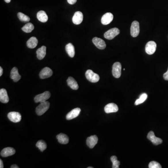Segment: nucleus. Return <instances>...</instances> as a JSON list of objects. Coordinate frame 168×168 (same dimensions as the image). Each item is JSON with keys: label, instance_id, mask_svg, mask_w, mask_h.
Wrapping results in <instances>:
<instances>
[{"label": "nucleus", "instance_id": "1", "mask_svg": "<svg viewBox=\"0 0 168 168\" xmlns=\"http://www.w3.org/2000/svg\"><path fill=\"white\" fill-rule=\"evenodd\" d=\"M49 106H50V104H49V102H47V101L41 103L36 108V113L37 114V115H43L44 113L47 111V110H48Z\"/></svg>", "mask_w": 168, "mask_h": 168}, {"label": "nucleus", "instance_id": "2", "mask_svg": "<svg viewBox=\"0 0 168 168\" xmlns=\"http://www.w3.org/2000/svg\"><path fill=\"white\" fill-rule=\"evenodd\" d=\"M85 77L88 81L92 83H96L100 80V76L98 74L94 73L91 70H88L85 72Z\"/></svg>", "mask_w": 168, "mask_h": 168}, {"label": "nucleus", "instance_id": "3", "mask_svg": "<svg viewBox=\"0 0 168 168\" xmlns=\"http://www.w3.org/2000/svg\"><path fill=\"white\" fill-rule=\"evenodd\" d=\"M51 97V93L49 91H46L41 94H38L35 96L34 100L36 103H42L46 102Z\"/></svg>", "mask_w": 168, "mask_h": 168}, {"label": "nucleus", "instance_id": "4", "mask_svg": "<svg viewBox=\"0 0 168 168\" xmlns=\"http://www.w3.org/2000/svg\"><path fill=\"white\" fill-rule=\"evenodd\" d=\"M120 34V30L117 28H114L108 30L104 34L105 39L108 40H112L114 39L116 36Z\"/></svg>", "mask_w": 168, "mask_h": 168}, {"label": "nucleus", "instance_id": "5", "mask_svg": "<svg viewBox=\"0 0 168 168\" xmlns=\"http://www.w3.org/2000/svg\"><path fill=\"white\" fill-rule=\"evenodd\" d=\"M112 75L114 78H119L121 74V65L120 62H115L112 66Z\"/></svg>", "mask_w": 168, "mask_h": 168}, {"label": "nucleus", "instance_id": "6", "mask_svg": "<svg viewBox=\"0 0 168 168\" xmlns=\"http://www.w3.org/2000/svg\"><path fill=\"white\" fill-rule=\"evenodd\" d=\"M140 33V26L138 22L133 21L131 24L130 33L133 37H137Z\"/></svg>", "mask_w": 168, "mask_h": 168}, {"label": "nucleus", "instance_id": "7", "mask_svg": "<svg viewBox=\"0 0 168 168\" xmlns=\"http://www.w3.org/2000/svg\"><path fill=\"white\" fill-rule=\"evenodd\" d=\"M156 49V43L154 41H149L147 43L145 46V51L148 55L153 54Z\"/></svg>", "mask_w": 168, "mask_h": 168}, {"label": "nucleus", "instance_id": "8", "mask_svg": "<svg viewBox=\"0 0 168 168\" xmlns=\"http://www.w3.org/2000/svg\"><path fill=\"white\" fill-rule=\"evenodd\" d=\"M7 117L10 121L13 123H19L21 121L22 116L21 114L16 112H11L7 114Z\"/></svg>", "mask_w": 168, "mask_h": 168}, {"label": "nucleus", "instance_id": "9", "mask_svg": "<svg viewBox=\"0 0 168 168\" xmlns=\"http://www.w3.org/2000/svg\"><path fill=\"white\" fill-rule=\"evenodd\" d=\"M147 138L155 145L160 144L163 142L162 139L156 137L153 131H150V132L148 133L147 135Z\"/></svg>", "mask_w": 168, "mask_h": 168}, {"label": "nucleus", "instance_id": "10", "mask_svg": "<svg viewBox=\"0 0 168 168\" xmlns=\"http://www.w3.org/2000/svg\"><path fill=\"white\" fill-rule=\"evenodd\" d=\"M53 74V72L51 69L49 67H45L41 70L40 72V78L42 79H45L51 77Z\"/></svg>", "mask_w": 168, "mask_h": 168}, {"label": "nucleus", "instance_id": "11", "mask_svg": "<svg viewBox=\"0 0 168 168\" xmlns=\"http://www.w3.org/2000/svg\"><path fill=\"white\" fill-rule=\"evenodd\" d=\"M119 108L117 105L113 103H111L106 105L104 108V110L106 114L117 112Z\"/></svg>", "mask_w": 168, "mask_h": 168}, {"label": "nucleus", "instance_id": "12", "mask_svg": "<svg viewBox=\"0 0 168 168\" xmlns=\"http://www.w3.org/2000/svg\"><path fill=\"white\" fill-rule=\"evenodd\" d=\"M93 43L98 49H103L106 47V44L105 41L102 39L98 37H95L93 39Z\"/></svg>", "mask_w": 168, "mask_h": 168}, {"label": "nucleus", "instance_id": "13", "mask_svg": "<svg viewBox=\"0 0 168 168\" xmlns=\"http://www.w3.org/2000/svg\"><path fill=\"white\" fill-rule=\"evenodd\" d=\"M16 150L11 147H7L3 149L1 152V156L4 157H8L15 154Z\"/></svg>", "mask_w": 168, "mask_h": 168}, {"label": "nucleus", "instance_id": "14", "mask_svg": "<svg viewBox=\"0 0 168 168\" xmlns=\"http://www.w3.org/2000/svg\"><path fill=\"white\" fill-rule=\"evenodd\" d=\"M83 20V15L81 11H77L75 13L72 18V22L75 24H81Z\"/></svg>", "mask_w": 168, "mask_h": 168}, {"label": "nucleus", "instance_id": "15", "mask_svg": "<svg viewBox=\"0 0 168 168\" xmlns=\"http://www.w3.org/2000/svg\"><path fill=\"white\" fill-rule=\"evenodd\" d=\"M81 112V108H76L70 112L66 116L67 120H70L74 119L79 116Z\"/></svg>", "mask_w": 168, "mask_h": 168}, {"label": "nucleus", "instance_id": "16", "mask_svg": "<svg viewBox=\"0 0 168 168\" xmlns=\"http://www.w3.org/2000/svg\"><path fill=\"white\" fill-rule=\"evenodd\" d=\"M98 141V137L96 135H91L87 138V145L90 148H93L97 144Z\"/></svg>", "mask_w": 168, "mask_h": 168}, {"label": "nucleus", "instance_id": "17", "mask_svg": "<svg viewBox=\"0 0 168 168\" xmlns=\"http://www.w3.org/2000/svg\"><path fill=\"white\" fill-rule=\"evenodd\" d=\"M114 16L111 13H106L103 16L102 18V23L103 25H108L110 24L113 20Z\"/></svg>", "mask_w": 168, "mask_h": 168}, {"label": "nucleus", "instance_id": "18", "mask_svg": "<svg viewBox=\"0 0 168 168\" xmlns=\"http://www.w3.org/2000/svg\"><path fill=\"white\" fill-rule=\"evenodd\" d=\"M10 78L14 82L18 81L21 79V76L20 74H19L18 70L16 67H14L11 70L10 72Z\"/></svg>", "mask_w": 168, "mask_h": 168}, {"label": "nucleus", "instance_id": "19", "mask_svg": "<svg viewBox=\"0 0 168 168\" xmlns=\"http://www.w3.org/2000/svg\"><path fill=\"white\" fill-rule=\"evenodd\" d=\"M0 101L3 103H7L9 102V98L6 90L4 88L0 90Z\"/></svg>", "mask_w": 168, "mask_h": 168}, {"label": "nucleus", "instance_id": "20", "mask_svg": "<svg viewBox=\"0 0 168 168\" xmlns=\"http://www.w3.org/2000/svg\"><path fill=\"white\" fill-rule=\"evenodd\" d=\"M67 83L68 84V86H69L73 90H76L79 88V85L77 81L72 77H69L67 80Z\"/></svg>", "mask_w": 168, "mask_h": 168}, {"label": "nucleus", "instance_id": "21", "mask_svg": "<svg viewBox=\"0 0 168 168\" xmlns=\"http://www.w3.org/2000/svg\"><path fill=\"white\" fill-rule=\"evenodd\" d=\"M57 138L58 142L62 144H66L69 142V138L67 135L64 133H61L57 135Z\"/></svg>", "mask_w": 168, "mask_h": 168}, {"label": "nucleus", "instance_id": "22", "mask_svg": "<svg viewBox=\"0 0 168 168\" xmlns=\"http://www.w3.org/2000/svg\"><path fill=\"white\" fill-rule=\"evenodd\" d=\"M46 47L45 46H42L40 48L38 49L37 51V58L39 60H42L45 58L46 55Z\"/></svg>", "mask_w": 168, "mask_h": 168}, {"label": "nucleus", "instance_id": "23", "mask_svg": "<svg viewBox=\"0 0 168 168\" xmlns=\"http://www.w3.org/2000/svg\"><path fill=\"white\" fill-rule=\"evenodd\" d=\"M37 16L38 20L42 22H47L48 19V18L45 12L42 10L39 11V12L37 13Z\"/></svg>", "mask_w": 168, "mask_h": 168}, {"label": "nucleus", "instance_id": "24", "mask_svg": "<svg viewBox=\"0 0 168 168\" xmlns=\"http://www.w3.org/2000/svg\"><path fill=\"white\" fill-rule=\"evenodd\" d=\"M66 51L68 55L70 58H73L75 55V49L74 46L72 43L67 44L66 46Z\"/></svg>", "mask_w": 168, "mask_h": 168}, {"label": "nucleus", "instance_id": "25", "mask_svg": "<svg viewBox=\"0 0 168 168\" xmlns=\"http://www.w3.org/2000/svg\"><path fill=\"white\" fill-rule=\"evenodd\" d=\"M38 44V40L36 37H31L28 40L27 42V45L29 48L33 49L37 46Z\"/></svg>", "mask_w": 168, "mask_h": 168}, {"label": "nucleus", "instance_id": "26", "mask_svg": "<svg viewBox=\"0 0 168 168\" xmlns=\"http://www.w3.org/2000/svg\"><path fill=\"white\" fill-rule=\"evenodd\" d=\"M34 29V26L33 24L30 22H28L22 28V30L24 32L26 33H30Z\"/></svg>", "mask_w": 168, "mask_h": 168}, {"label": "nucleus", "instance_id": "27", "mask_svg": "<svg viewBox=\"0 0 168 168\" xmlns=\"http://www.w3.org/2000/svg\"><path fill=\"white\" fill-rule=\"evenodd\" d=\"M147 98H148V95L146 93H142L140 95L139 98L136 100V101L135 102V105L137 106V105L142 104V103L144 102L146 100Z\"/></svg>", "mask_w": 168, "mask_h": 168}, {"label": "nucleus", "instance_id": "28", "mask_svg": "<svg viewBox=\"0 0 168 168\" xmlns=\"http://www.w3.org/2000/svg\"><path fill=\"white\" fill-rule=\"evenodd\" d=\"M36 146L42 152L45 150H46V148H47V145L46 144L45 142L43 140H40V141H38L36 144Z\"/></svg>", "mask_w": 168, "mask_h": 168}, {"label": "nucleus", "instance_id": "29", "mask_svg": "<svg viewBox=\"0 0 168 168\" xmlns=\"http://www.w3.org/2000/svg\"><path fill=\"white\" fill-rule=\"evenodd\" d=\"M18 16L19 20L23 22H28L30 21V18L22 13L19 12L18 14Z\"/></svg>", "mask_w": 168, "mask_h": 168}, {"label": "nucleus", "instance_id": "30", "mask_svg": "<svg viewBox=\"0 0 168 168\" xmlns=\"http://www.w3.org/2000/svg\"><path fill=\"white\" fill-rule=\"evenodd\" d=\"M111 161L112 163V168H119L120 165V161L117 160V158L116 156H112L110 158Z\"/></svg>", "mask_w": 168, "mask_h": 168}, {"label": "nucleus", "instance_id": "31", "mask_svg": "<svg viewBox=\"0 0 168 168\" xmlns=\"http://www.w3.org/2000/svg\"><path fill=\"white\" fill-rule=\"evenodd\" d=\"M148 168H161V165L158 162L156 161H152L151 162L149 165H148Z\"/></svg>", "mask_w": 168, "mask_h": 168}, {"label": "nucleus", "instance_id": "32", "mask_svg": "<svg viewBox=\"0 0 168 168\" xmlns=\"http://www.w3.org/2000/svg\"><path fill=\"white\" fill-rule=\"evenodd\" d=\"M163 77L165 81H168V69L167 72L163 74Z\"/></svg>", "mask_w": 168, "mask_h": 168}, {"label": "nucleus", "instance_id": "33", "mask_svg": "<svg viewBox=\"0 0 168 168\" xmlns=\"http://www.w3.org/2000/svg\"><path fill=\"white\" fill-rule=\"evenodd\" d=\"M77 0H67L68 3L71 4V5H73L75 3L77 2Z\"/></svg>", "mask_w": 168, "mask_h": 168}, {"label": "nucleus", "instance_id": "34", "mask_svg": "<svg viewBox=\"0 0 168 168\" xmlns=\"http://www.w3.org/2000/svg\"><path fill=\"white\" fill-rule=\"evenodd\" d=\"M0 168H3V161L1 159L0 160Z\"/></svg>", "mask_w": 168, "mask_h": 168}, {"label": "nucleus", "instance_id": "35", "mask_svg": "<svg viewBox=\"0 0 168 168\" xmlns=\"http://www.w3.org/2000/svg\"><path fill=\"white\" fill-rule=\"evenodd\" d=\"M3 69L1 67H0V76H1L3 75Z\"/></svg>", "mask_w": 168, "mask_h": 168}, {"label": "nucleus", "instance_id": "36", "mask_svg": "<svg viewBox=\"0 0 168 168\" xmlns=\"http://www.w3.org/2000/svg\"><path fill=\"white\" fill-rule=\"evenodd\" d=\"M11 168H19L18 166V165H12L11 166V167H10Z\"/></svg>", "mask_w": 168, "mask_h": 168}, {"label": "nucleus", "instance_id": "37", "mask_svg": "<svg viewBox=\"0 0 168 168\" xmlns=\"http://www.w3.org/2000/svg\"><path fill=\"white\" fill-rule=\"evenodd\" d=\"M6 3H9L11 1V0H4Z\"/></svg>", "mask_w": 168, "mask_h": 168}, {"label": "nucleus", "instance_id": "38", "mask_svg": "<svg viewBox=\"0 0 168 168\" xmlns=\"http://www.w3.org/2000/svg\"><path fill=\"white\" fill-rule=\"evenodd\" d=\"M87 168H93V167H88Z\"/></svg>", "mask_w": 168, "mask_h": 168}]
</instances>
